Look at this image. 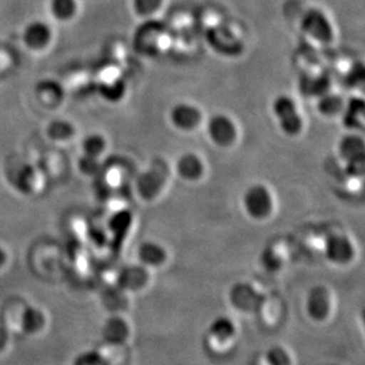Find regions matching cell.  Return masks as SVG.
I'll use <instances>...</instances> for the list:
<instances>
[{
  "label": "cell",
  "mask_w": 365,
  "mask_h": 365,
  "mask_svg": "<svg viewBox=\"0 0 365 365\" xmlns=\"http://www.w3.org/2000/svg\"><path fill=\"white\" fill-rule=\"evenodd\" d=\"M276 207L272 190L262 183H255L245 190L242 208L252 220L265 221L271 217Z\"/></svg>",
  "instance_id": "1"
},
{
  "label": "cell",
  "mask_w": 365,
  "mask_h": 365,
  "mask_svg": "<svg viewBox=\"0 0 365 365\" xmlns=\"http://www.w3.org/2000/svg\"><path fill=\"white\" fill-rule=\"evenodd\" d=\"M82 148L86 155L98 158L103 154L107 148V142L106 138L100 134H90L84 138L82 143Z\"/></svg>",
  "instance_id": "20"
},
{
  "label": "cell",
  "mask_w": 365,
  "mask_h": 365,
  "mask_svg": "<svg viewBox=\"0 0 365 365\" xmlns=\"http://www.w3.org/2000/svg\"><path fill=\"white\" fill-rule=\"evenodd\" d=\"M272 108L284 134L294 138L302 133L304 127L303 118L291 97L280 95L273 102Z\"/></svg>",
  "instance_id": "4"
},
{
  "label": "cell",
  "mask_w": 365,
  "mask_h": 365,
  "mask_svg": "<svg viewBox=\"0 0 365 365\" xmlns=\"http://www.w3.org/2000/svg\"><path fill=\"white\" fill-rule=\"evenodd\" d=\"M138 260L148 269H161L167 264L168 252L160 242L147 240L138 246Z\"/></svg>",
  "instance_id": "11"
},
{
  "label": "cell",
  "mask_w": 365,
  "mask_h": 365,
  "mask_svg": "<svg viewBox=\"0 0 365 365\" xmlns=\"http://www.w3.org/2000/svg\"><path fill=\"white\" fill-rule=\"evenodd\" d=\"M25 307L26 304L18 299L11 300L5 304L1 311V322L4 329L9 334H21Z\"/></svg>",
  "instance_id": "16"
},
{
  "label": "cell",
  "mask_w": 365,
  "mask_h": 365,
  "mask_svg": "<svg viewBox=\"0 0 365 365\" xmlns=\"http://www.w3.org/2000/svg\"><path fill=\"white\" fill-rule=\"evenodd\" d=\"M73 125L68 121H63V120H56L48 124V138L53 140V141H66L68 138L73 136Z\"/></svg>",
  "instance_id": "21"
},
{
  "label": "cell",
  "mask_w": 365,
  "mask_h": 365,
  "mask_svg": "<svg viewBox=\"0 0 365 365\" xmlns=\"http://www.w3.org/2000/svg\"><path fill=\"white\" fill-rule=\"evenodd\" d=\"M50 11L57 21L73 19L77 12L76 0H50Z\"/></svg>",
  "instance_id": "19"
},
{
  "label": "cell",
  "mask_w": 365,
  "mask_h": 365,
  "mask_svg": "<svg viewBox=\"0 0 365 365\" xmlns=\"http://www.w3.org/2000/svg\"><path fill=\"white\" fill-rule=\"evenodd\" d=\"M207 133L210 141L221 148H226L233 145L238 136L235 122L225 115H215L210 118L207 127Z\"/></svg>",
  "instance_id": "8"
},
{
  "label": "cell",
  "mask_w": 365,
  "mask_h": 365,
  "mask_svg": "<svg viewBox=\"0 0 365 365\" xmlns=\"http://www.w3.org/2000/svg\"><path fill=\"white\" fill-rule=\"evenodd\" d=\"M161 0H134V6L136 12L140 14H153L158 10Z\"/></svg>",
  "instance_id": "26"
},
{
  "label": "cell",
  "mask_w": 365,
  "mask_h": 365,
  "mask_svg": "<svg viewBox=\"0 0 365 365\" xmlns=\"http://www.w3.org/2000/svg\"><path fill=\"white\" fill-rule=\"evenodd\" d=\"M205 163L200 156L194 153H186L180 156L175 165V172L180 179L187 182H197L205 175Z\"/></svg>",
  "instance_id": "12"
},
{
  "label": "cell",
  "mask_w": 365,
  "mask_h": 365,
  "mask_svg": "<svg viewBox=\"0 0 365 365\" xmlns=\"http://www.w3.org/2000/svg\"><path fill=\"white\" fill-rule=\"evenodd\" d=\"M339 152L343 159L349 163L359 161L364 158V142L362 138L357 136H348L343 138L341 145H339Z\"/></svg>",
  "instance_id": "18"
},
{
  "label": "cell",
  "mask_w": 365,
  "mask_h": 365,
  "mask_svg": "<svg viewBox=\"0 0 365 365\" xmlns=\"http://www.w3.org/2000/svg\"><path fill=\"white\" fill-rule=\"evenodd\" d=\"M46 324V317L44 312L38 307H30L26 304L24 314H23V324L21 332L28 334H37L44 330Z\"/></svg>",
  "instance_id": "17"
},
{
  "label": "cell",
  "mask_w": 365,
  "mask_h": 365,
  "mask_svg": "<svg viewBox=\"0 0 365 365\" xmlns=\"http://www.w3.org/2000/svg\"><path fill=\"white\" fill-rule=\"evenodd\" d=\"M78 169L84 175L96 176L102 170V165H101L98 158H93V156L84 154L78 160Z\"/></svg>",
  "instance_id": "24"
},
{
  "label": "cell",
  "mask_w": 365,
  "mask_h": 365,
  "mask_svg": "<svg viewBox=\"0 0 365 365\" xmlns=\"http://www.w3.org/2000/svg\"><path fill=\"white\" fill-rule=\"evenodd\" d=\"M167 185V169L156 163L142 173L136 180V192L145 202H153L161 195Z\"/></svg>",
  "instance_id": "5"
},
{
  "label": "cell",
  "mask_w": 365,
  "mask_h": 365,
  "mask_svg": "<svg viewBox=\"0 0 365 365\" xmlns=\"http://www.w3.org/2000/svg\"><path fill=\"white\" fill-rule=\"evenodd\" d=\"M302 28L312 38L323 43H329L334 38V31L330 21L319 10H310L304 16Z\"/></svg>",
  "instance_id": "10"
},
{
  "label": "cell",
  "mask_w": 365,
  "mask_h": 365,
  "mask_svg": "<svg viewBox=\"0 0 365 365\" xmlns=\"http://www.w3.org/2000/svg\"><path fill=\"white\" fill-rule=\"evenodd\" d=\"M172 123L180 130H192L201 122V113L192 104L180 103L170 113Z\"/></svg>",
  "instance_id": "15"
},
{
  "label": "cell",
  "mask_w": 365,
  "mask_h": 365,
  "mask_svg": "<svg viewBox=\"0 0 365 365\" xmlns=\"http://www.w3.org/2000/svg\"><path fill=\"white\" fill-rule=\"evenodd\" d=\"M51 29L46 23L41 21H34L28 24L23 34V39L29 48L38 51L46 48L51 41Z\"/></svg>",
  "instance_id": "14"
},
{
  "label": "cell",
  "mask_w": 365,
  "mask_h": 365,
  "mask_svg": "<svg viewBox=\"0 0 365 365\" xmlns=\"http://www.w3.org/2000/svg\"><path fill=\"white\" fill-rule=\"evenodd\" d=\"M100 93L106 100L118 101L123 96L124 83L121 80H113L110 82H104L101 84Z\"/></svg>",
  "instance_id": "23"
},
{
  "label": "cell",
  "mask_w": 365,
  "mask_h": 365,
  "mask_svg": "<svg viewBox=\"0 0 365 365\" xmlns=\"http://www.w3.org/2000/svg\"><path fill=\"white\" fill-rule=\"evenodd\" d=\"M334 294L327 286L319 284L309 289L305 299V310L311 321L324 323L334 312Z\"/></svg>",
  "instance_id": "3"
},
{
  "label": "cell",
  "mask_w": 365,
  "mask_h": 365,
  "mask_svg": "<svg viewBox=\"0 0 365 365\" xmlns=\"http://www.w3.org/2000/svg\"><path fill=\"white\" fill-rule=\"evenodd\" d=\"M150 282V269L141 265L125 266L121 272L118 273V284L120 289L127 292H138L145 289Z\"/></svg>",
  "instance_id": "9"
},
{
  "label": "cell",
  "mask_w": 365,
  "mask_h": 365,
  "mask_svg": "<svg viewBox=\"0 0 365 365\" xmlns=\"http://www.w3.org/2000/svg\"><path fill=\"white\" fill-rule=\"evenodd\" d=\"M356 246L352 239L345 233H332L324 244L325 258L332 265L346 266L356 258Z\"/></svg>",
  "instance_id": "6"
},
{
  "label": "cell",
  "mask_w": 365,
  "mask_h": 365,
  "mask_svg": "<svg viewBox=\"0 0 365 365\" xmlns=\"http://www.w3.org/2000/svg\"><path fill=\"white\" fill-rule=\"evenodd\" d=\"M266 365H291L292 359L289 355V350L284 348L282 345H273L266 352L264 357Z\"/></svg>",
  "instance_id": "22"
},
{
  "label": "cell",
  "mask_w": 365,
  "mask_h": 365,
  "mask_svg": "<svg viewBox=\"0 0 365 365\" xmlns=\"http://www.w3.org/2000/svg\"><path fill=\"white\" fill-rule=\"evenodd\" d=\"M341 100L338 96H327L322 101V113L325 115H334L341 110Z\"/></svg>",
  "instance_id": "25"
},
{
  "label": "cell",
  "mask_w": 365,
  "mask_h": 365,
  "mask_svg": "<svg viewBox=\"0 0 365 365\" xmlns=\"http://www.w3.org/2000/svg\"><path fill=\"white\" fill-rule=\"evenodd\" d=\"M102 336L107 344L123 345L131 336L129 322L121 316L108 318L102 329Z\"/></svg>",
  "instance_id": "13"
},
{
  "label": "cell",
  "mask_w": 365,
  "mask_h": 365,
  "mask_svg": "<svg viewBox=\"0 0 365 365\" xmlns=\"http://www.w3.org/2000/svg\"><path fill=\"white\" fill-rule=\"evenodd\" d=\"M238 336V327L231 318L220 316L214 319L207 331V341L213 350L225 351L235 344Z\"/></svg>",
  "instance_id": "7"
},
{
  "label": "cell",
  "mask_w": 365,
  "mask_h": 365,
  "mask_svg": "<svg viewBox=\"0 0 365 365\" xmlns=\"http://www.w3.org/2000/svg\"><path fill=\"white\" fill-rule=\"evenodd\" d=\"M9 338H10V334L3 327H0V352L7 348L9 341H10Z\"/></svg>",
  "instance_id": "27"
},
{
  "label": "cell",
  "mask_w": 365,
  "mask_h": 365,
  "mask_svg": "<svg viewBox=\"0 0 365 365\" xmlns=\"http://www.w3.org/2000/svg\"><path fill=\"white\" fill-rule=\"evenodd\" d=\"M228 300L235 311L250 314L262 310L265 296L250 282H238L230 289Z\"/></svg>",
  "instance_id": "2"
}]
</instances>
